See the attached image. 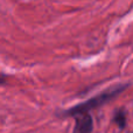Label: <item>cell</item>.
Instances as JSON below:
<instances>
[{"instance_id":"2","label":"cell","mask_w":133,"mask_h":133,"mask_svg":"<svg viewBox=\"0 0 133 133\" xmlns=\"http://www.w3.org/2000/svg\"><path fill=\"white\" fill-rule=\"evenodd\" d=\"M76 117V124L74 133H91L94 129V122L92 117L89 113H81V115L75 116Z\"/></svg>"},{"instance_id":"1","label":"cell","mask_w":133,"mask_h":133,"mask_svg":"<svg viewBox=\"0 0 133 133\" xmlns=\"http://www.w3.org/2000/svg\"><path fill=\"white\" fill-rule=\"evenodd\" d=\"M129 85H117V87H112L110 89H108L106 91H104L103 94L98 95V96L94 97V98L89 99L85 103H82V104H78V105L74 106V108L69 109V110L64 111L62 113V116H77V115H81V113H88V111L92 110L95 108H98V106L103 105V104L108 103L110 102L112 98H115L117 95H119L123 90H125Z\"/></svg>"},{"instance_id":"3","label":"cell","mask_w":133,"mask_h":133,"mask_svg":"<svg viewBox=\"0 0 133 133\" xmlns=\"http://www.w3.org/2000/svg\"><path fill=\"white\" fill-rule=\"evenodd\" d=\"M113 122L118 125L120 130L125 129V126H126V112L124 109H119L116 111L115 116H113Z\"/></svg>"}]
</instances>
